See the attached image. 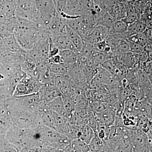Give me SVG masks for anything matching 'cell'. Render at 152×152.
I'll list each match as a JSON object with an SVG mask.
<instances>
[{
    "label": "cell",
    "instance_id": "11",
    "mask_svg": "<svg viewBox=\"0 0 152 152\" xmlns=\"http://www.w3.org/2000/svg\"><path fill=\"white\" fill-rule=\"evenodd\" d=\"M120 84L121 82L119 80L101 66L98 68L96 73L90 83V86L93 88Z\"/></svg>",
    "mask_w": 152,
    "mask_h": 152
},
{
    "label": "cell",
    "instance_id": "2",
    "mask_svg": "<svg viewBox=\"0 0 152 152\" xmlns=\"http://www.w3.org/2000/svg\"><path fill=\"white\" fill-rule=\"evenodd\" d=\"M26 75L20 67L0 62V96L5 100L12 97L17 85Z\"/></svg>",
    "mask_w": 152,
    "mask_h": 152
},
{
    "label": "cell",
    "instance_id": "49",
    "mask_svg": "<svg viewBox=\"0 0 152 152\" xmlns=\"http://www.w3.org/2000/svg\"><path fill=\"white\" fill-rule=\"evenodd\" d=\"M53 1L54 2V3L55 5H56V3L58 1H59V0H53Z\"/></svg>",
    "mask_w": 152,
    "mask_h": 152
},
{
    "label": "cell",
    "instance_id": "26",
    "mask_svg": "<svg viewBox=\"0 0 152 152\" xmlns=\"http://www.w3.org/2000/svg\"><path fill=\"white\" fill-rule=\"evenodd\" d=\"M146 28V25L145 23L138 19L130 24L128 25L126 33L128 38L133 35L143 32Z\"/></svg>",
    "mask_w": 152,
    "mask_h": 152
},
{
    "label": "cell",
    "instance_id": "41",
    "mask_svg": "<svg viewBox=\"0 0 152 152\" xmlns=\"http://www.w3.org/2000/svg\"><path fill=\"white\" fill-rule=\"evenodd\" d=\"M136 36H137V44L143 48L148 43L150 42L148 41L146 37L143 33L137 34Z\"/></svg>",
    "mask_w": 152,
    "mask_h": 152
},
{
    "label": "cell",
    "instance_id": "40",
    "mask_svg": "<svg viewBox=\"0 0 152 152\" xmlns=\"http://www.w3.org/2000/svg\"><path fill=\"white\" fill-rule=\"evenodd\" d=\"M134 55L136 59L139 63L145 62L147 61H149L148 56L146 52L144 50Z\"/></svg>",
    "mask_w": 152,
    "mask_h": 152
},
{
    "label": "cell",
    "instance_id": "10",
    "mask_svg": "<svg viewBox=\"0 0 152 152\" xmlns=\"http://www.w3.org/2000/svg\"><path fill=\"white\" fill-rule=\"evenodd\" d=\"M42 85L36 78L26 74L17 85L13 96H25L38 93Z\"/></svg>",
    "mask_w": 152,
    "mask_h": 152
},
{
    "label": "cell",
    "instance_id": "51",
    "mask_svg": "<svg viewBox=\"0 0 152 152\" xmlns=\"http://www.w3.org/2000/svg\"><path fill=\"white\" fill-rule=\"evenodd\" d=\"M92 152L90 151H89V152Z\"/></svg>",
    "mask_w": 152,
    "mask_h": 152
},
{
    "label": "cell",
    "instance_id": "45",
    "mask_svg": "<svg viewBox=\"0 0 152 152\" xmlns=\"http://www.w3.org/2000/svg\"><path fill=\"white\" fill-rule=\"evenodd\" d=\"M143 33L146 37L148 41L152 42V28H146Z\"/></svg>",
    "mask_w": 152,
    "mask_h": 152
},
{
    "label": "cell",
    "instance_id": "7",
    "mask_svg": "<svg viewBox=\"0 0 152 152\" xmlns=\"http://www.w3.org/2000/svg\"><path fill=\"white\" fill-rule=\"evenodd\" d=\"M16 16L27 19L37 24L42 23L35 0H13Z\"/></svg>",
    "mask_w": 152,
    "mask_h": 152
},
{
    "label": "cell",
    "instance_id": "20",
    "mask_svg": "<svg viewBox=\"0 0 152 152\" xmlns=\"http://www.w3.org/2000/svg\"><path fill=\"white\" fill-rule=\"evenodd\" d=\"M0 48L13 53H20L25 51L19 45L13 34L1 39L0 42Z\"/></svg>",
    "mask_w": 152,
    "mask_h": 152
},
{
    "label": "cell",
    "instance_id": "1",
    "mask_svg": "<svg viewBox=\"0 0 152 152\" xmlns=\"http://www.w3.org/2000/svg\"><path fill=\"white\" fill-rule=\"evenodd\" d=\"M19 45L25 52L30 51L35 44L44 37L34 22L15 16L13 34Z\"/></svg>",
    "mask_w": 152,
    "mask_h": 152
},
{
    "label": "cell",
    "instance_id": "14",
    "mask_svg": "<svg viewBox=\"0 0 152 152\" xmlns=\"http://www.w3.org/2000/svg\"><path fill=\"white\" fill-rule=\"evenodd\" d=\"M38 94L40 100L46 103L61 96L59 90L52 83L43 85Z\"/></svg>",
    "mask_w": 152,
    "mask_h": 152
},
{
    "label": "cell",
    "instance_id": "28",
    "mask_svg": "<svg viewBox=\"0 0 152 152\" xmlns=\"http://www.w3.org/2000/svg\"><path fill=\"white\" fill-rule=\"evenodd\" d=\"M88 145L90 151L92 152H101L105 149V141L101 139L96 132Z\"/></svg>",
    "mask_w": 152,
    "mask_h": 152
},
{
    "label": "cell",
    "instance_id": "44",
    "mask_svg": "<svg viewBox=\"0 0 152 152\" xmlns=\"http://www.w3.org/2000/svg\"><path fill=\"white\" fill-rule=\"evenodd\" d=\"M42 152H64V151L52 147L43 146L42 148Z\"/></svg>",
    "mask_w": 152,
    "mask_h": 152
},
{
    "label": "cell",
    "instance_id": "13",
    "mask_svg": "<svg viewBox=\"0 0 152 152\" xmlns=\"http://www.w3.org/2000/svg\"><path fill=\"white\" fill-rule=\"evenodd\" d=\"M47 26L50 36L66 34L67 25L64 19L57 12Z\"/></svg>",
    "mask_w": 152,
    "mask_h": 152
},
{
    "label": "cell",
    "instance_id": "30",
    "mask_svg": "<svg viewBox=\"0 0 152 152\" xmlns=\"http://www.w3.org/2000/svg\"><path fill=\"white\" fill-rule=\"evenodd\" d=\"M116 20L112 15L107 12H104L95 20L96 26H101L110 28Z\"/></svg>",
    "mask_w": 152,
    "mask_h": 152
},
{
    "label": "cell",
    "instance_id": "38",
    "mask_svg": "<svg viewBox=\"0 0 152 152\" xmlns=\"http://www.w3.org/2000/svg\"><path fill=\"white\" fill-rule=\"evenodd\" d=\"M126 41H127L129 46L130 51L132 53L134 54L138 53L144 50L143 47L140 45L139 44Z\"/></svg>",
    "mask_w": 152,
    "mask_h": 152
},
{
    "label": "cell",
    "instance_id": "15",
    "mask_svg": "<svg viewBox=\"0 0 152 152\" xmlns=\"http://www.w3.org/2000/svg\"><path fill=\"white\" fill-rule=\"evenodd\" d=\"M109 34V29L102 26H96L89 34L83 39V40L94 45L106 39Z\"/></svg>",
    "mask_w": 152,
    "mask_h": 152
},
{
    "label": "cell",
    "instance_id": "17",
    "mask_svg": "<svg viewBox=\"0 0 152 152\" xmlns=\"http://www.w3.org/2000/svg\"><path fill=\"white\" fill-rule=\"evenodd\" d=\"M116 57L118 62L124 66L128 71L132 70L139 68V63L135 55L130 51L123 54H116Z\"/></svg>",
    "mask_w": 152,
    "mask_h": 152
},
{
    "label": "cell",
    "instance_id": "19",
    "mask_svg": "<svg viewBox=\"0 0 152 152\" xmlns=\"http://www.w3.org/2000/svg\"><path fill=\"white\" fill-rule=\"evenodd\" d=\"M13 125L8 110L4 104L0 108V135H5Z\"/></svg>",
    "mask_w": 152,
    "mask_h": 152
},
{
    "label": "cell",
    "instance_id": "24",
    "mask_svg": "<svg viewBox=\"0 0 152 152\" xmlns=\"http://www.w3.org/2000/svg\"><path fill=\"white\" fill-rule=\"evenodd\" d=\"M0 11L4 14L8 19L16 16L15 7L13 0L0 1Z\"/></svg>",
    "mask_w": 152,
    "mask_h": 152
},
{
    "label": "cell",
    "instance_id": "5",
    "mask_svg": "<svg viewBox=\"0 0 152 152\" xmlns=\"http://www.w3.org/2000/svg\"><path fill=\"white\" fill-rule=\"evenodd\" d=\"M42 147L48 146L64 151L70 144L71 140L67 136L40 124L35 128Z\"/></svg>",
    "mask_w": 152,
    "mask_h": 152
},
{
    "label": "cell",
    "instance_id": "36",
    "mask_svg": "<svg viewBox=\"0 0 152 152\" xmlns=\"http://www.w3.org/2000/svg\"><path fill=\"white\" fill-rule=\"evenodd\" d=\"M117 0H102L101 7L104 12L110 13Z\"/></svg>",
    "mask_w": 152,
    "mask_h": 152
},
{
    "label": "cell",
    "instance_id": "33",
    "mask_svg": "<svg viewBox=\"0 0 152 152\" xmlns=\"http://www.w3.org/2000/svg\"><path fill=\"white\" fill-rule=\"evenodd\" d=\"M49 71L51 73L55 75L67 76L68 68L61 64H49Z\"/></svg>",
    "mask_w": 152,
    "mask_h": 152
},
{
    "label": "cell",
    "instance_id": "25",
    "mask_svg": "<svg viewBox=\"0 0 152 152\" xmlns=\"http://www.w3.org/2000/svg\"><path fill=\"white\" fill-rule=\"evenodd\" d=\"M47 106L49 110L66 117L69 119V116L65 110L61 96L48 103Z\"/></svg>",
    "mask_w": 152,
    "mask_h": 152
},
{
    "label": "cell",
    "instance_id": "32",
    "mask_svg": "<svg viewBox=\"0 0 152 152\" xmlns=\"http://www.w3.org/2000/svg\"><path fill=\"white\" fill-rule=\"evenodd\" d=\"M95 132L92 128L88 125H84L80 129V136L79 138L89 144L94 135Z\"/></svg>",
    "mask_w": 152,
    "mask_h": 152
},
{
    "label": "cell",
    "instance_id": "50",
    "mask_svg": "<svg viewBox=\"0 0 152 152\" xmlns=\"http://www.w3.org/2000/svg\"><path fill=\"white\" fill-rule=\"evenodd\" d=\"M1 37H0V42H1Z\"/></svg>",
    "mask_w": 152,
    "mask_h": 152
},
{
    "label": "cell",
    "instance_id": "29",
    "mask_svg": "<svg viewBox=\"0 0 152 152\" xmlns=\"http://www.w3.org/2000/svg\"><path fill=\"white\" fill-rule=\"evenodd\" d=\"M15 17L9 19L5 23H0V37L1 39L13 35Z\"/></svg>",
    "mask_w": 152,
    "mask_h": 152
},
{
    "label": "cell",
    "instance_id": "23",
    "mask_svg": "<svg viewBox=\"0 0 152 152\" xmlns=\"http://www.w3.org/2000/svg\"><path fill=\"white\" fill-rule=\"evenodd\" d=\"M129 132L118 142L112 152H133L132 146L129 137Z\"/></svg>",
    "mask_w": 152,
    "mask_h": 152
},
{
    "label": "cell",
    "instance_id": "6",
    "mask_svg": "<svg viewBox=\"0 0 152 152\" xmlns=\"http://www.w3.org/2000/svg\"><path fill=\"white\" fill-rule=\"evenodd\" d=\"M8 110L13 124L19 128L35 129L41 124L39 114L20 110Z\"/></svg>",
    "mask_w": 152,
    "mask_h": 152
},
{
    "label": "cell",
    "instance_id": "8",
    "mask_svg": "<svg viewBox=\"0 0 152 152\" xmlns=\"http://www.w3.org/2000/svg\"><path fill=\"white\" fill-rule=\"evenodd\" d=\"M129 137L133 152H152V136L137 130H130Z\"/></svg>",
    "mask_w": 152,
    "mask_h": 152
},
{
    "label": "cell",
    "instance_id": "47",
    "mask_svg": "<svg viewBox=\"0 0 152 152\" xmlns=\"http://www.w3.org/2000/svg\"><path fill=\"white\" fill-rule=\"evenodd\" d=\"M101 1H102V0H94L95 9H102V7H101Z\"/></svg>",
    "mask_w": 152,
    "mask_h": 152
},
{
    "label": "cell",
    "instance_id": "37",
    "mask_svg": "<svg viewBox=\"0 0 152 152\" xmlns=\"http://www.w3.org/2000/svg\"><path fill=\"white\" fill-rule=\"evenodd\" d=\"M130 51L129 46L127 41L124 39L117 48L116 54H123Z\"/></svg>",
    "mask_w": 152,
    "mask_h": 152
},
{
    "label": "cell",
    "instance_id": "35",
    "mask_svg": "<svg viewBox=\"0 0 152 152\" xmlns=\"http://www.w3.org/2000/svg\"><path fill=\"white\" fill-rule=\"evenodd\" d=\"M66 6L67 15H80L79 0H66Z\"/></svg>",
    "mask_w": 152,
    "mask_h": 152
},
{
    "label": "cell",
    "instance_id": "46",
    "mask_svg": "<svg viewBox=\"0 0 152 152\" xmlns=\"http://www.w3.org/2000/svg\"><path fill=\"white\" fill-rule=\"evenodd\" d=\"M8 20L9 19L6 17L4 14L0 11V23H5L7 22Z\"/></svg>",
    "mask_w": 152,
    "mask_h": 152
},
{
    "label": "cell",
    "instance_id": "48",
    "mask_svg": "<svg viewBox=\"0 0 152 152\" xmlns=\"http://www.w3.org/2000/svg\"><path fill=\"white\" fill-rule=\"evenodd\" d=\"M64 152H75L71 146L70 144L64 150Z\"/></svg>",
    "mask_w": 152,
    "mask_h": 152
},
{
    "label": "cell",
    "instance_id": "16",
    "mask_svg": "<svg viewBox=\"0 0 152 152\" xmlns=\"http://www.w3.org/2000/svg\"><path fill=\"white\" fill-rule=\"evenodd\" d=\"M53 83L59 90L61 95L72 94L73 82L67 76L53 75Z\"/></svg>",
    "mask_w": 152,
    "mask_h": 152
},
{
    "label": "cell",
    "instance_id": "39",
    "mask_svg": "<svg viewBox=\"0 0 152 152\" xmlns=\"http://www.w3.org/2000/svg\"><path fill=\"white\" fill-rule=\"evenodd\" d=\"M60 51L49 38V58L59 55Z\"/></svg>",
    "mask_w": 152,
    "mask_h": 152
},
{
    "label": "cell",
    "instance_id": "3",
    "mask_svg": "<svg viewBox=\"0 0 152 152\" xmlns=\"http://www.w3.org/2000/svg\"><path fill=\"white\" fill-rule=\"evenodd\" d=\"M5 137L8 142L18 152L24 148L42 147L35 129H21L13 125L6 133Z\"/></svg>",
    "mask_w": 152,
    "mask_h": 152
},
{
    "label": "cell",
    "instance_id": "18",
    "mask_svg": "<svg viewBox=\"0 0 152 152\" xmlns=\"http://www.w3.org/2000/svg\"><path fill=\"white\" fill-rule=\"evenodd\" d=\"M49 38L60 51L69 50L75 53L74 47L66 34L50 35L49 36Z\"/></svg>",
    "mask_w": 152,
    "mask_h": 152
},
{
    "label": "cell",
    "instance_id": "21",
    "mask_svg": "<svg viewBox=\"0 0 152 152\" xmlns=\"http://www.w3.org/2000/svg\"><path fill=\"white\" fill-rule=\"evenodd\" d=\"M66 35L74 47L75 52L77 54L80 53L82 52L83 45V41L81 37L79 34L78 33L67 26Z\"/></svg>",
    "mask_w": 152,
    "mask_h": 152
},
{
    "label": "cell",
    "instance_id": "52",
    "mask_svg": "<svg viewBox=\"0 0 152 152\" xmlns=\"http://www.w3.org/2000/svg\"><path fill=\"white\" fill-rule=\"evenodd\" d=\"M2 1V0H0V1Z\"/></svg>",
    "mask_w": 152,
    "mask_h": 152
},
{
    "label": "cell",
    "instance_id": "34",
    "mask_svg": "<svg viewBox=\"0 0 152 152\" xmlns=\"http://www.w3.org/2000/svg\"><path fill=\"white\" fill-rule=\"evenodd\" d=\"M70 145L75 152L90 151L88 144H87L80 138L71 140Z\"/></svg>",
    "mask_w": 152,
    "mask_h": 152
},
{
    "label": "cell",
    "instance_id": "22",
    "mask_svg": "<svg viewBox=\"0 0 152 152\" xmlns=\"http://www.w3.org/2000/svg\"><path fill=\"white\" fill-rule=\"evenodd\" d=\"M61 63L65 66L68 69L77 64V54L69 50L61 51L59 54Z\"/></svg>",
    "mask_w": 152,
    "mask_h": 152
},
{
    "label": "cell",
    "instance_id": "9",
    "mask_svg": "<svg viewBox=\"0 0 152 152\" xmlns=\"http://www.w3.org/2000/svg\"><path fill=\"white\" fill-rule=\"evenodd\" d=\"M49 37H42L35 44L32 48L27 52L35 61L37 65L49 63Z\"/></svg>",
    "mask_w": 152,
    "mask_h": 152
},
{
    "label": "cell",
    "instance_id": "4",
    "mask_svg": "<svg viewBox=\"0 0 152 152\" xmlns=\"http://www.w3.org/2000/svg\"><path fill=\"white\" fill-rule=\"evenodd\" d=\"M46 103L41 101L38 93L22 96H13L7 100L5 106L9 110L26 111L39 114Z\"/></svg>",
    "mask_w": 152,
    "mask_h": 152
},
{
    "label": "cell",
    "instance_id": "43",
    "mask_svg": "<svg viewBox=\"0 0 152 152\" xmlns=\"http://www.w3.org/2000/svg\"><path fill=\"white\" fill-rule=\"evenodd\" d=\"M42 147H35L22 149L19 152H42Z\"/></svg>",
    "mask_w": 152,
    "mask_h": 152
},
{
    "label": "cell",
    "instance_id": "42",
    "mask_svg": "<svg viewBox=\"0 0 152 152\" xmlns=\"http://www.w3.org/2000/svg\"><path fill=\"white\" fill-rule=\"evenodd\" d=\"M8 144L5 135H0V152H5L6 148Z\"/></svg>",
    "mask_w": 152,
    "mask_h": 152
},
{
    "label": "cell",
    "instance_id": "12",
    "mask_svg": "<svg viewBox=\"0 0 152 152\" xmlns=\"http://www.w3.org/2000/svg\"><path fill=\"white\" fill-rule=\"evenodd\" d=\"M36 1L42 23L48 25L50 20L56 13L54 3L53 0H37Z\"/></svg>",
    "mask_w": 152,
    "mask_h": 152
},
{
    "label": "cell",
    "instance_id": "27",
    "mask_svg": "<svg viewBox=\"0 0 152 152\" xmlns=\"http://www.w3.org/2000/svg\"><path fill=\"white\" fill-rule=\"evenodd\" d=\"M61 98L65 110L70 120L76 108L73 96L70 94L63 95H61Z\"/></svg>",
    "mask_w": 152,
    "mask_h": 152
},
{
    "label": "cell",
    "instance_id": "31",
    "mask_svg": "<svg viewBox=\"0 0 152 152\" xmlns=\"http://www.w3.org/2000/svg\"><path fill=\"white\" fill-rule=\"evenodd\" d=\"M128 26L122 20H116L109 28V34L121 35L127 31Z\"/></svg>",
    "mask_w": 152,
    "mask_h": 152
}]
</instances>
